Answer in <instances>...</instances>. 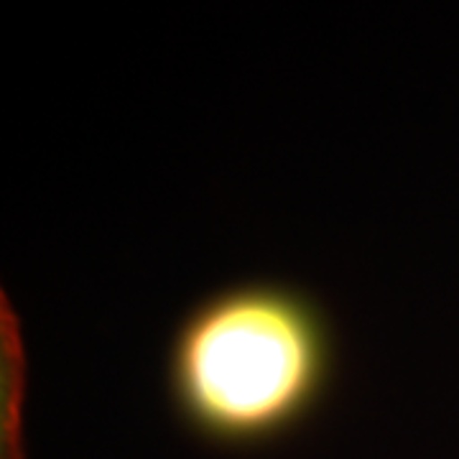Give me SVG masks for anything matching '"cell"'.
Masks as SVG:
<instances>
[{"label": "cell", "mask_w": 459, "mask_h": 459, "mask_svg": "<svg viewBox=\"0 0 459 459\" xmlns=\"http://www.w3.org/2000/svg\"><path fill=\"white\" fill-rule=\"evenodd\" d=\"M325 340L309 307L279 289L207 301L174 347V391L197 427L255 437L291 421L316 394Z\"/></svg>", "instance_id": "cell-1"}, {"label": "cell", "mask_w": 459, "mask_h": 459, "mask_svg": "<svg viewBox=\"0 0 459 459\" xmlns=\"http://www.w3.org/2000/svg\"><path fill=\"white\" fill-rule=\"evenodd\" d=\"M29 388V360L23 332L11 296L0 294V459H26L23 409Z\"/></svg>", "instance_id": "cell-2"}]
</instances>
